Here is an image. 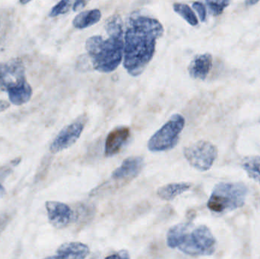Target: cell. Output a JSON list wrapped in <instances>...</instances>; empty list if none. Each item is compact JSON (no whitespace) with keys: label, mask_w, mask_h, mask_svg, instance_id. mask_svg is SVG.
I'll return each mask as SVG.
<instances>
[{"label":"cell","mask_w":260,"mask_h":259,"mask_svg":"<svg viewBox=\"0 0 260 259\" xmlns=\"http://www.w3.org/2000/svg\"><path fill=\"white\" fill-rule=\"evenodd\" d=\"M160 21L147 16L131 18L124 34L123 65L132 76L145 71L154 56L157 40L164 34Z\"/></svg>","instance_id":"1"},{"label":"cell","mask_w":260,"mask_h":259,"mask_svg":"<svg viewBox=\"0 0 260 259\" xmlns=\"http://www.w3.org/2000/svg\"><path fill=\"white\" fill-rule=\"evenodd\" d=\"M108 39L92 36L85 43V50L89 56L94 69L99 72H112L123 60L124 53V33L123 21L120 15L110 17L105 24Z\"/></svg>","instance_id":"2"},{"label":"cell","mask_w":260,"mask_h":259,"mask_svg":"<svg viewBox=\"0 0 260 259\" xmlns=\"http://www.w3.org/2000/svg\"><path fill=\"white\" fill-rule=\"evenodd\" d=\"M167 244L186 255H210L216 249V240L210 230L205 226H192L181 223L172 227L167 235Z\"/></svg>","instance_id":"3"},{"label":"cell","mask_w":260,"mask_h":259,"mask_svg":"<svg viewBox=\"0 0 260 259\" xmlns=\"http://www.w3.org/2000/svg\"><path fill=\"white\" fill-rule=\"evenodd\" d=\"M248 190L241 182H221L215 186L207 202L210 211L215 213L232 211L244 206Z\"/></svg>","instance_id":"4"},{"label":"cell","mask_w":260,"mask_h":259,"mask_svg":"<svg viewBox=\"0 0 260 259\" xmlns=\"http://www.w3.org/2000/svg\"><path fill=\"white\" fill-rule=\"evenodd\" d=\"M185 126V119L180 114H174L150 138L148 149L150 152H161L171 150L177 144Z\"/></svg>","instance_id":"5"},{"label":"cell","mask_w":260,"mask_h":259,"mask_svg":"<svg viewBox=\"0 0 260 259\" xmlns=\"http://www.w3.org/2000/svg\"><path fill=\"white\" fill-rule=\"evenodd\" d=\"M185 158L199 171L209 170L218 156L217 147L207 141H199L185 147Z\"/></svg>","instance_id":"6"},{"label":"cell","mask_w":260,"mask_h":259,"mask_svg":"<svg viewBox=\"0 0 260 259\" xmlns=\"http://www.w3.org/2000/svg\"><path fill=\"white\" fill-rule=\"evenodd\" d=\"M87 121L88 117L84 114L66 126L50 144V152L53 154L59 153L73 145L80 138Z\"/></svg>","instance_id":"7"},{"label":"cell","mask_w":260,"mask_h":259,"mask_svg":"<svg viewBox=\"0 0 260 259\" xmlns=\"http://www.w3.org/2000/svg\"><path fill=\"white\" fill-rule=\"evenodd\" d=\"M25 82V68L19 59L0 63V91H9Z\"/></svg>","instance_id":"8"},{"label":"cell","mask_w":260,"mask_h":259,"mask_svg":"<svg viewBox=\"0 0 260 259\" xmlns=\"http://www.w3.org/2000/svg\"><path fill=\"white\" fill-rule=\"evenodd\" d=\"M45 206L49 221L55 228L62 229L73 220V211L67 204L49 201L46 202Z\"/></svg>","instance_id":"9"},{"label":"cell","mask_w":260,"mask_h":259,"mask_svg":"<svg viewBox=\"0 0 260 259\" xmlns=\"http://www.w3.org/2000/svg\"><path fill=\"white\" fill-rule=\"evenodd\" d=\"M129 136L130 129L126 126H120L111 131L105 142V155L111 157L118 154L127 142Z\"/></svg>","instance_id":"10"},{"label":"cell","mask_w":260,"mask_h":259,"mask_svg":"<svg viewBox=\"0 0 260 259\" xmlns=\"http://www.w3.org/2000/svg\"><path fill=\"white\" fill-rule=\"evenodd\" d=\"M143 159L141 157H130L112 173L114 180H129L136 177L142 169Z\"/></svg>","instance_id":"11"},{"label":"cell","mask_w":260,"mask_h":259,"mask_svg":"<svg viewBox=\"0 0 260 259\" xmlns=\"http://www.w3.org/2000/svg\"><path fill=\"white\" fill-rule=\"evenodd\" d=\"M89 248L87 245L79 242H70L61 245L53 258L83 259L89 254Z\"/></svg>","instance_id":"12"},{"label":"cell","mask_w":260,"mask_h":259,"mask_svg":"<svg viewBox=\"0 0 260 259\" xmlns=\"http://www.w3.org/2000/svg\"><path fill=\"white\" fill-rule=\"evenodd\" d=\"M212 67V56L209 53L199 55L189 65V73L192 79L204 80Z\"/></svg>","instance_id":"13"},{"label":"cell","mask_w":260,"mask_h":259,"mask_svg":"<svg viewBox=\"0 0 260 259\" xmlns=\"http://www.w3.org/2000/svg\"><path fill=\"white\" fill-rule=\"evenodd\" d=\"M192 184L189 182H174L164 186L157 190V195L160 199L165 201H171L177 196L183 194L190 190Z\"/></svg>","instance_id":"14"},{"label":"cell","mask_w":260,"mask_h":259,"mask_svg":"<svg viewBox=\"0 0 260 259\" xmlns=\"http://www.w3.org/2000/svg\"><path fill=\"white\" fill-rule=\"evenodd\" d=\"M9 98L12 104L20 106L30 100L32 96V88L27 81L21 85L7 91Z\"/></svg>","instance_id":"15"},{"label":"cell","mask_w":260,"mask_h":259,"mask_svg":"<svg viewBox=\"0 0 260 259\" xmlns=\"http://www.w3.org/2000/svg\"><path fill=\"white\" fill-rule=\"evenodd\" d=\"M101 18H102V12L99 9L85 11L78 14L75 17L73 24L76 28L85 29L97 24Z\"/></svg>","instance_id":"16"},{"label":"cell","mask_w":260,"mask_h":259,"mask_svg":"<svg viewBox=\"0 0 260 259\" xmlns=\"http://www.w3.org/2000/svg\"><path fill=\"white\" fill-rule=\"evenodd\" d=\"M243 168L247 171L250 177L260 183V158L252 157L244 160Z\"/></svg>","instance_id":"17"},{"label":"cell","mask_w":260,"mask_h":259,"mask_svg":"<svg viewBox=\"0 0 260 259\" xmlns=\"http://www.w3.org/2000/svg\"><path fill=\"white\" fill-rule=\"evenodd\" d=\"M174 12H177L188 24L191 26H197L199 21L197 15L188 5L176 3L173 6Z\"/></svg>","instance_id":"18"},{"label":"cell","mask_w":260,"mask_h":259,"mask_svg":"<svg viewBox=\"0 0 260 259\" xmlns=\"http://www.w3.org/2000/svg\"><path fill=\"white\" fill-rule=\"evenodd\" d=\"M214 15H219L230 4V0H206Z\"/></svg>","instance_id":"19"},{"label":"cell","mask_w":260,"mask_h":259,"mask_svg":"<svg viewBox=\"0 0 260 259\" xmlns=\"http://www.w3.org/2000/svg\"><path fill=\"white\" fill-rule=\"evenodd\" d=\"M70 7H71V1L70 0H61L51 9L50 14H49V16L54 18V17H57L59 15H64L70 11Z\"/></svg>","instance_id":"20"},{"label":"cell","mask_w":260,"mask_h":259,"mask_svg":"<svg viewBox=\"0 0 260 259\" xmlns=\"http://www.w3.org/2000/svg\"><path fill=\"white\" fill-rule=\"evenodd\" d=\"M192 8L197 11V13H198L199 17H200V21L202 22H204L206 19V9L205 7L204 4L201 2H195V3H192Z\"/></svg>","instance_id":"21"},{"label":"cell","mask_w":260,"mask_h":259,"mask_svg":"<svg viewBox=\"0 0 260 259\" xmlns=\"http://www.w3.org/2000/svg\"><path fill=\"white\" fill-rule=\"evenodd\" d=\"M88 0H75L74 5H73V11L74 12H79L86 6L88 4Z\"/></svg>","instance_id":"22"},{"label":"cell","mask_w":260,"mask_h":259,"mask_svg":"<svg viewBox=\"0 0 260 259\" xmlns=\"http://www.w3.org/2000/svg\"><path fill=\"white\" fill-rule=\"evenodd\" d=\"M108 258H129V255L128 252L125 250L120 251L117 253L114 254V255H110L107 257Z\"/></svg>","instance_id":"23"},{"label":"cell","mask_w":260,"mask_h":259,"mask_svg":"<svg viewBox=\"0 0 260 259\" xmlns=\"http://www.w3.org/2000/svg\"><path fill=\"white\" fill-rule=\"evenodd\" d=\"M9 106H10V103L9 102L4 100H0V113L9 109Z\"/></svg>","instance_id":"24"},{"label":"cell","mask_w":260,"mask_h":259,"mask_svg":"<svg viewBox=\"0 0 260 259\" xmlns=\"http://www.w3.org/2000/svg\"><path fill=\"white\" fill-rule=\"evenodd\" d=\"M259 0H246L245 4L247 6H252L256 4Z\"/></svg>","instance_id":"25"},{"label":"cell","mask_w":260,"mask_h":259,"mask_svg":"<svg viewBox=\"0 0 260 259\" xmlns=\"http://www.w3.org/2000/svg\"><path fill=\"white\" fill-rule=\"evenodd\" d=\"M5 189L3 188V187H2L1 185H0V197H1V196H3V195L5 194Z\"/></svg>","instance_id":"26"},{"label":"cell","mask_w":260,"mask_h":259,"mask_svg":"<svg viewBox=\"0 0 260 259\" xmlns=\"http://www.w3.org/2000/svg\"><path fill=\"white\" fill-rule=\"evenodd\" d=\"M31 1V0H20V2H21V4H27V3H28L29 2Z\"/></svg>","instance_id":"27"}]
</instances>
